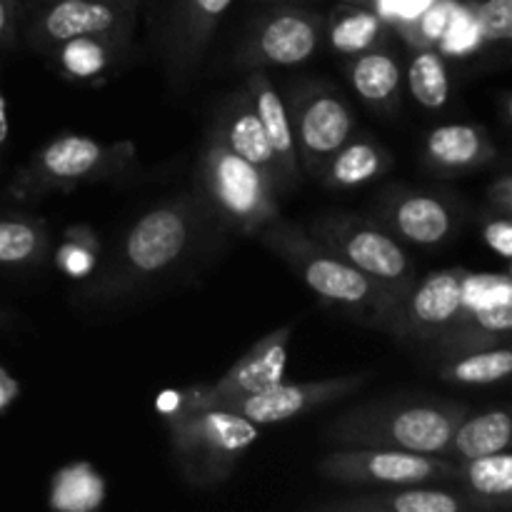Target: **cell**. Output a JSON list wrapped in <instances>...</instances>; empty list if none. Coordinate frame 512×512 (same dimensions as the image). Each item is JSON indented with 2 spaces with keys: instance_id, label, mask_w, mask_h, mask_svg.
I'll use <instances>...</instances> for the list:
<instances>
[{
  "instance_id": "ab89813d",
  "label": "cell",
  "mask_w": 512,
  "mask_h": 512,
  "mask_svg": "<svg viewBox=\"0 0 512 512\" xmlns=\"http://www.w3.org/2000/svg\"><path fill=\"white\" fill-rule=\"evenodd\" d=\"M15 395H18V383L0 368V410L8 408L15 400Z\"/></svg>"
},
{
  "instance_id": "7bdbcfd3",
  "label": "cell",
  "mask_w": 512,
  "mask_h": 512,
  "mask_svg": "<svg viewBox=\"0 0 512 512\" xmlns=\"http://www.w3.org/2000/svg\"><path fill=\"white\" fill-rule=\"evenodd\" d=\"M25 3H30V5H38V8H43L45 3H50V0H25Z\"/></svg>"
},
{
  "instance_id": "f35d334b",
  "label": "cell",
  "mask_w": 512,
  "mask_h": 512,
  "mask_svg": "<svg viewBox=\"0 0 512 512\" xmlns=\"http://www.w3.org/2000/svg\"><path fill=\"white\" fill-rule=\"evenodd\" d=\"M488 203L493 205V213L510 218L512 215V178H510V173H500L498 178L493 180V185L488 188Z\"/></svg>"
},
{
  "instance_id": "d6986e66",
  "label": "cell",
  "mask_w": 512,
  "mask_h": 512,
  "mask_svg": "<svg viewBox=\"0 0 512 512\" xmlns=\"http://www.w3.org/2000/svg\"><path fill=\"white\" fill-rule=\"evenodd\" d=\"M495 155H498V148L488 128L480 123L438 125L430 130L423 145L425 170L443 178L485 168L490 160H495Z\"/></svg>"
},
{
  "instance_id": "ac0fdd59",
  "label": "cell",
  "mask_w": 512,
  "mask_h": 512,
  "mask_svg": "<svg viewBox=\"0 0 512 512\" xmlns=\"http://www.w3.org/2000/svg\"><path fill=\"white\" fill-rule=\"evenodd\" d=\"M208 133H213L215 138H218L225 148L233 150L235 155H240V158H245L248 163H253L255 168L275 185L278 195H288L283 173H280V165L268 143V135H265L258 115H255L253 103H250L245 88L228 95V98L220 103V108L215 110L213 128H210Z\"/></svg>"
},
{
  "instance_id": "cb8c5ba5",
  "label": "cell",
  "mask_w": 512,
  "mask_h": 512,
  "mask_svg": "<svg viewBox=\"0 0 512 512\" xmlns=\"http://www.w3.org/2000/svg\"><path fill=\"white\" fill-rule=\"evenodd\" d=\"M395 165L393 153L378 140L350 138L340 145L325 165L320 168L318 180L328 190H353L383 178Z\"/></svg>"
},
{
  "instance_id": "60d3db41",
  "label": "cell",
  "mask_w": 512,
  "mask_h": 512,
  "mask_svg": "<svg viewBox=\"0 0 512 512\" xmlns=\"http://www.w3.org/2000/svg\"><path fill=\"white\" fill-rule=\"evenodd\" d=\"M10 135V123H8V100H5L3 85H0V163H3L5 145H8Z\"/></svg>"
},
{
  "instance_id": "ee69618b",
  "label": "cell",
  "mask_w": 512,
  "mask_h": 512,
  "mask_svg": "<svg viewBox=\"0 0 512 512\" xmlns=\"http://www.w3.org/2000/svg\"><path fill=\"white\" fill-rule=\"evenodd\" d=\"M260 3H290V0H260Z\"/></svg>"
},
{
  "instance_id": "52a82bcc",
  "label": "cell",
  "mask_w": 512,
  "mask_h": 512,
  "mask_svg": "<svg viewBox=\"0 0 512 512\" xmlns=\"http://www.w3.org/2000/svg\"><path fill=\"white\" fill-rule=\"evenodd\" d=\"M305 230L345 263L388 290L398 303L418 280L415 263L405 245L393 238L378 220L350 210H328L315 215Z\"/></svg>"
},
{
  "instance_id": "f546056e",
  "label": "cell",
  "mask_w": 512,
  "mask_h": 512,
  "mask_svg": "<svg viewBox=\"0 0 512 512\" xmlns=\"http://www.w3.org/2000/svg\"><path fill=\"white\" fill-rule=\"evenodd\" d=\"M512 373L510 345L478 350V353L458 355L445 360L438 378L450 385H493L508 380Z\"/></svg>"
},
{
  "instance_id": "5bb4252c",
  "label": "cell",
  "mask_w": 512,
  "mask_h": 512,
  "mask_svg": "<svg viewBox=\"0 0 512 512\" xmlns=\"http://www.w3.org/2000/svg\"><path fill=\"white\" fill-rule=\"evenodd\" d=\"M140 0H50L35 15L28 43L40 55L75 35L133 40Z\"/></svg>"
},
{
  "instance_id": "2e32d148",
  "label": "cell",
  "mask_w": 512,
  "mask_h": 512,
  "mask_svg": "<svg viewBox=\"0 0 512 512\" xmlns=\"http://www.w3.org/2000/svg\"><path fill=\"white\" fill-rule=\"evenodd\" d=\"M370 373H350L338 378L310 380V383H275L253 395L228 400L218 410L240 415L255 425H278L303 418L313 410L350 398L368 385Z\"/></svg>"
},
{
  "instance_id": "8d00e7d4",
  "label": "cell",
  "mask_w": 512,
  "mask_h": 512,
  "mask_svg": "<svg viewBox=\"0 0 512 512\" xmlns=\"http://www.w3.org/2000/svg\"><path fill=\"white\" fill-rule=\"evenodd\" d=\"M483 238L493 253H498L503 260H510L512 255L510 218H505V215H498V213L490 215V218L483 223Z\"/></svg>"
},
{
  "instance_id": "9a60e30c",
  "label": "cell",
  "mask_w": 512,
  "mask_h": 512,
  "mask_svg": "<svg viewBox=\"0 0 512 512\" xmlns=\"http://www.w3.org/2000/svg\"><path fill=\"white\" fill-rule=\"evenodd\" d=\"M458 208L450 198L430 190L393 185L375 200L373 220L393 238L415 248H440L458 230Z\"/></svg>"
},
{
  "instance_id": "8992f818",
  "label": "cell",
  "mask_w": 512,
  "mask_h": 512,
  "mask_svg": "<svg viewBox=\"0 0 512 512\" xmlns=\"http://www.w3.org/2000/svg\"><path fill=\"white\" fill-rule=\"evenodd\" d=\"M200 198L213 218L243 235H258L280 218V195L275 185L245 158L225 148L213 133L205 138L198 160Z\"/></svg>"
},
{
  "instance_id": "f6af8a7d",
  "label": "cell",
  "mask_w": 512,
  "mask_h": 512,
  "mask_svg": "<svg viewBox=\"0 0 512 512\" xmlns=\"http://www.w3.org/2000/svg\"><path fill=\"white\" fill-rule=\"evenodd\" d=\"M345 3H368V0H345Z\"/></svg>"
},
{
  "instance_id": "f1b7e54d",
  "label": "cell",
  "mask_w": 512,
  "mask_h": 512,
  "mask_svg": "<svg viewBox=\"0 0 512 512\" xmlns=\"http://www.w3.org/2000/svg\"><path fill=\"white\" fill-rule=\"evenodd\" d=\"M455 483L468 488L470 493L512 508V458L508 450L483 458L463 460L455 468Z\"/></svg>"
},
{
  "instance_id": "4dcf8cb0",
  "label": "cell",
  "mask_w": 512,
  "mask_h": 512,
  "mask_svg": "<svg viewBox=\"0 0 512 512\" xmlns=\"http://www.w3.org/2000/svg\"><path fill=\"white\" fill-rule=\"evenodd\" d=\"M413 53L405 73L410 95L425 110H440L450 98V78L443 55L435 45L413 48Z\"/></svg>"
},
{
  "instance_id": "4fadbf2b",
  "label": "cell",
  "mask_w": 512,
  "mask_h": 512,
  "mask_svg": "<svg viewBox=\"0 0 512 512\" xmlns=\"http://www.w3.org/2000/svg\"><path fill=\"white\" fill-rule=\"evenodd\" d=\"M318 512H498L500 503L470 493L468 488H443L438 483L353 488L333 498L310 503Z\"/></svg>"
},
{
  "instance_id": "d4e9b609",
  "label": "cell",
  "mask_w": 512,
  "mask_h": 512,
  "mask_svg": "<svg viewBox=\"0 0 512 512\" xmlns=\"http://www.w3.org/2000/svg\"><path fill=\"white\" fill-rule=\"evenodd\" d=\"M512 443V418L505 408L483 410L478 415H465L455 428L443 458L463 463V460L483 458L510 450Z\"/></svg>"
},
{
  "instance_id": "1f68e13d",
  "label": "cell",
  "mask_w": 512,
  "mask_h": 512,
  "mask_svg": "<svg viewBox=\"0 0 512 512\" xmlns=\"http://www.w3.org/2000/svg\"><path fill=\"white\" fill-rule=\"evenodd\" d=\"M103 258V245L98 233L88 225H73L65 230L63 243L55 250V265L70 278H90Z\"/></svg>"
},
{
  "instance_id": "44dd1931",
  "label": "cell",
  "mask_w": 512,
  "mask_h": 512,
  "mask_svg": "<svg viewBox=\"0 0 512 512\" xmlns=\"http://www.w3.org/2000/svg\"><path fill=\"white\" fill-rule=\"evenodd\" d=\"M512 335V303H493L483 308H468L433 345L443 360L478 350L508 345Z\"/></svg>"
},
{
  "instance_id": "6da1fadb",
  "label": "cell",
  "mask_w": 512,
  "mask_h": 512,
  "mask_svg": "<svg viewBox=\"0 0 512 512\" xmlns=\"http://www.w3.org/2000/svg\"><path fill=\"white\" fill-rule=\"evenodd\" d=\"M213 213L200 193H180L145 210L80 290L90 305H115L178 273L198 253ZM218 223V220H215Z\"/></svg>"
},
{
  "instance_id": "8fae6325",
  "label": "cell",
  "mask_w": 512,
  "mask_h": 512,
  "mask_svg": "<svg viewBox=\"0 0 512 512\" xmlns=\"http://www.w3.org/2000/svg\"><path fill=\"white\" fill-rule=\"evenodd\" d=\"M325 18L315 10L280 5L250 25L238 48V68H293L318 53L323 43Z\"/></svg>"
},
{
  "instance_id": "d6a6232c",
  "label": "cell",
  "mask_w": 512,
  "mask_h": 512,
  "mask_svg": "<svg viewBox=\"0 0 512 512\" xmlns=\"http://www.w3.org/2000/svg\"><path fill=\"white\" fill-rule=\"evenodd\" d=\"M455 13H458V3L455 0H433L408 28L400 33L408 38L413 48H423V45H438L443 35L448 33L450 23H453Z\"/></svg>"
},
{
  "instance_id": "9c48e42d",
  "label": "cell",
  "mask_w": 512,
  "mask_h": 512,
  "mask_svg": "<svg viewBox=\"0 0 512 512\" xmlns=\"http://www.w3.org/2000/svg\"><path fill=\"white\" fill-rule=\"evenodd\" d=\"M290 123L298 145L300 173L318 178L325 160L355 135V115L338 88L305 80L290 95Z\"/></svg>"
},
{
  "instance_id": "277c9868",
  "label": "cell",
  "mask_w": 512,
  "mask_h": 512,
  "mask_svg": "<svg viewBox=\"0 0 512 512\" xmlns=\"http://www.w3.org/2000/svg\"><path fill=\"white\" fill-rule=\"evenodd\" d=\"M138 170V148L133 140L100 143L80 133H63L40 145L8 185L15 200H40L48 195L73 193L95 183L130 178Z\"/></svg>"
},
{
  "instance_id": "74e56055",
  "label": "cell",
  "mask_w": 512,
  "mask_h": 512,
  "mask_svg": "<svg viewBox=\"0 0 512 512\" xmlns=\"http://www.w3.org/2000/svg\"><path fill=\"white\" fill-rule=\"evenodd\" d=\"M18 0H0V50L13 48L18 40Z\"/></svg>"
},
{
  "instance_id": "3957f363",
  "label": "cell",
  "mask_w": 512,
  "mask_h": 512,
  "mask_svg": "<svg viewBox=\"0 0 512 512\" xmlns=\"http://www.w3.org/2000/svg\"><path fill=\"white\" fill-rule=\"evenodd\" d=\"M468 413V405L455 400H380L338 415L328 425V438L350 448H388L443 458L455 428Z\"/></svg>"
},
{
  "instance_id": "30bf717a",
  "label": "cell",
  "mask_w": 512,
  "mask_h": 512,
  "mask_svg": "<svg viewBox=\"0 0 512 512\" xmlns=\"http://www.w3.org/2000/svg\"><path fill=\"white\" fill-rule=\"evenodd\" d=\"M293 338V325H283V328L273 330L265 335L263 340L253 345L248 353L240 355L223 378H218L210 385H195L188 390H173L168 393L170 408H160V413L168 415L173 410L188 408V410H203V408H218V405L228 403V400L243 398V395H253L258 390L270 388V385L280 383L285 373V363H288V345Z\"/></svg>"
},
{
  "instance_id": "484cf974",
  "label": "cell",
  "mask_w": 512,
  "mask_h": 512,
  "mask_svg": "<svg viewBox=\"0 0 512 512\" xmlns=\"http://www.w3.org/2000/svg\"><path fill=\"white\" fill-rule=\"evenodd\" d=\"M388 28L390 25L375 10L360 8V5L353 3H343L330 10L323 25V35L333 53L350 58V55H358L363 50L388 43Z\"/></svg>"
},
{
  "instance_id": "7402d4cb",
  "label": "cell",
  "mask_w": 512,
  "mask_h": 512,
  "mask_svg": "<svg viewBox=\"0 0 512 512\" xmlns=\"http://www.w3.org/2000/svg\"><path fill=\"white\" fill-rule=\"evenodd\" d=\"M345 73H348L355 95L368 108L380 110V113H393L400 108L403 65H400L398 53L388 48V43L350 55L345 63Z\"/></svg>"
},
{
  "instance_id": "836d02e7",
  "label": "cell",
  "mask_w": 512,
  "mask_h": 512,
  "mask_svg": "<svg viewBox=\"0 0 512 512\" xmlns=\"http://www.w3.org/2000/svg\"><path fill=\"white\" fill-rule=\"evenodd\" d=\"M470 10L483 43H508L512 38V0H480Z\"/></svg>"
},
{
  "instance_id": "7c38bea8",
  "label": "cell",
  "mask_w": 512,
  "mask_h": 512,
  "mask_svg": "<svg viewBox=\"0 0 512 512\" xmlns=\"http://www.w3.org/2000/svg\"><path fill=\"white\" fill-rule=\"evenodd\" d=\"M468 270H435L428 278L415 280L400 298L385 323V333L400 343L430 345L465 313L463 283Z\"/></svg>"
},
{
  "instance_id": "ba28073f",
  "label": "cell",
  "mask_w": 512,
  "mask_h": 512,
  "mask_svg": "<svg viewBox=\"0 0 512 512\" xmlns=\"http://www.w3.org/2000/svg\"><path fill=\"white\" fill-rule=\"evenodd\" d=\"M455 468H458L455 460L440 455L343 445L320 460L318 475L345 488H385V485L455 483Z\"/></svg>"
},
{
  "instance_id": "e0dca14e",
  "label": "cell",
  "mask_w": 512,
  "mask_h": 512,
  "mask_svg": "<svg viewBox=\"0 0 512 512\" xmlns=\"http://www.w3.org/2000/svg\"><path fill=\"white\" fill-rule=\"evenodd\" d=\"M230 3L233 0H173L163 30V63L170 85L193 78Z\"/></svg>"
},
{
  "instance_id": "4316f807",
  "label": "cell",
  "mask_w": 512,
  "mask_h": 512,
  "mask_svg": "<svg viewBox=\"0 0 512 512\" xmlns=\"http://www.w3.org/2000/svg\"><path fill=\"white\" fill-rule=\"evenodd\" d=\"M50 255V230L43 218L0 213V270L38 268Z\"/></svg>"
},
{
  "instance_id": "d590c367",
  "label": "cell",
  "mask_w": 512,
  "mask_h": 512,
  "mask_svg": "<svg viewBox=\"0 0 512 512\" xmlns=\"http://www.w3.org/2000/svg\"><path fill=\"white\" fill-rule=\"evenodd\" d=\"M430 3H433V0H378V10H375V13H378L388 25H395L398 30H403L408 28Z\"/></svg>"
},
{
  "instance_id": "603a6c76",
  "label": "cell",
  "mask_w": 512,
  "mask_h": 512,
  "mask_svg": "<svg viewBox=\"0 0 512 512\" xmlns=\"http://www.w3.org/2000/svg\"><path fill=\"white\" fill-rule=\"evenodd\" d=\"M133 40L110 38V35H75L48 50L50 63L60 75L75 83H93L110 75L120 60L130 53Z\"/></svg>"
},
{
  "instance_id": "e575fe53",
  "label": "cell",
  "mask_w": 512,
  "mask_h": 512,
  "mask_svg": "<svg viewBox=\"0 0 512 512\" xmlns=\"http://www.w3.org/2000/svg\"><path fill=\"white\" fill-rule=\"evenodd\" d=\"M512 288L508 275H465L463 283V305L468 308H483L493 303H512Z\"/></svg>"
},
{
  "instance_id": "5b68a950",
  "label": "cell",
  "mask_w": 512,
  "mask_h": 512,
  "mask_svg": "<svg viewBox=\"0 0 512 512\" xmlns=\"http://www.w3.org/2000/svg\"><path fill=\"white\" fill-rule=\"evenodd\" d=\"M163 418L180 478L198 490L223 485L260 438V425L228 410L180 408Z\"/></svg>"
},
{
  "instance_id": "b9f144b4",
  "label": "cell",
  "mask_w": 512,
  "mask_h": 512,
  "mask_svg": "<svg viewBox=\"0 0 512 512\" xmlns=\"http://www.w3.org/2000/svg\"><path fill=\"white\" fill-rule=\"evenodd\" d=\"M5 323H10V313L5 308H0V325H5Z\"/></svg>"
},
{
  "instance_id": "7a4b0ae2",
  "label": "cell",
  "mask_w": 512,
  "mask_h": 512,
  "mask_svg": "<svg viewBox=\"0 0 512 512\" xmlns=\"http://www.w3.org/2000/svg\"><path fill=\"white\" fill-rule=\"evenodd\" d=\"M255 238L268 253L283 260L328 308L368 328H385L398 300L333 250L318 243L303 225L278 218L265 225Z\"/></svg>"
},
{
  "instance_id": "ffe728a7",
  "label": "cell",
  "mask_w": 512,
  "mask_h": 512,
  "mask_svg": "<svg viewBox=\"0 0 512 512\" xmlns=\"http://www.w3.org/2000/svg\"><path fill=\"white\" fill-rule=\"evenodd\" d=\"M243 88L248 93L250 103H253V110L258 115L260 125H263L265 135H268V143L273 148L275 160H278L280 173H283L285 190L293 193L300 185V180H303V173H300L298 145H295L288 105H285V100L280 98L273 80L263 70H248V78H245Z\"/></svg>"
},
{
  "instance_id": "83f0119b",
  "label": "cell",
  "mask_w": 512,
  "mask_h": 512,
  "mask_svg": "<svg viewBox=\"0 0 512 512\" xmlns=\"http://www.w3.org/2000/svg\"><path fill=\"white\" fill-rule=\"evenodd\" d=\"M105 500V480L90 463H70L55 470L48 488V505L58 512L98 510Z\"/></svg>"
}]
</instances>
